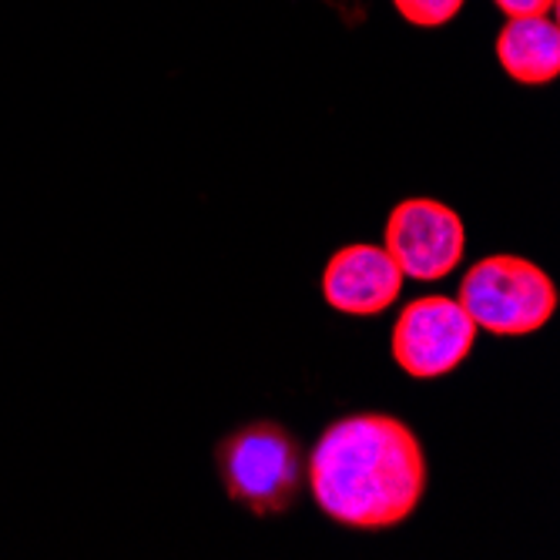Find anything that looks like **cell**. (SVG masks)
<instances>
[{"mask_svg":"<svg viewBox=\"0 0 560 560\" xmlns=\"http://www.w3.org/2000/svg\"><path fill=\"white\" fill-rule=\"evenodd\" d=\"M506 18H553L560 0H493Z\"/></svg>","mask_w":560,"mask_h":560,"instance_id":"obj_9","label":"cell"},{"mask_svg":"<svg viewBox=\"0 0 560 560\" xmlns=\"http://www.w3.org/2000/svg\"><path fill=\"white\" fill-rule=\"evenodd\" d=\"M493 50L511 81L550 84L560 74V24L553 18H506Z\"/></svg>","mask_w":560,"mask_h":560,"instance_id":"obj_7","label":"cell"},{"mask_svg":"<svg viewBox=\"0 0 560 560\" xmlns=\"http://www.w3.org/2000/svg\"><path fill=\"white\" fill-rule=\"evenodd\" d=\"M383 248L413 282H440L467 256V225L440 198H402L386 219Z\"/></svg>","mask_w":560,"mask_h":560,"instance_id":"obj_5","label":"cell"},{"mask_svg":"<svg viewBox=\"0 0 560 560\" xmlns=\"http://www.w3.org/2000/svg\"><path fill=\"white\" fill-rule=\"evenodd\" d=\"M215 470L235 506L256 517H279L292 511L305 487V453L282 423L256 420L215 446Z\"/></svg>","mask_w":560,"mask_h":560,"instance_id":"obj_2","label":"cell"},{"mask_svg":"<svg viewBox=\"0 0 560 560\" xmlns=\"http://www.w3.org/2000/svg\"><path fill=\"white\" fill-rule=\"evenodd\" d=\"M402 285L406 276L399 272L393 256L383 245L370 242L342 245L339 252H332L319 279L329 310L352 319H373L393 310L402 295Z\"/></svg>","mask_w":560,"mask_h":560,"instance_id":"obj_6","label":"cell"},{"mask_svg":"<svg viewBox=\"0 0 560 560\" xmlns=\"http://www.w3.org/2000/svg\"><path fill=\"white\" fill-rule=\"evenodd\" d=\"M467 0H393L396 14L413 27H443L460 18Z\"/></svg>","mask_w":560,"mask_h":560,"instance_id":"obj_8","label":"cell"},{"mask_svg":"<svg viewBox=\"0 0 560 560\" xmlns=\"http://www.w3.org/2000/svg\"><path fill=\"white\" fill-rule=\"evenodd\" d=\"M477 326L450 295H420L402 305L389 332V352L410 380H440L460 370L477 346Z\"/></svg>","mask_w":560,"mask_h":560,"instance_id":"obj_4","label":"cell"},{"mask_svg":"<svg viewBox=\"0 0 560 560\" xmlns=\"http://www.w3.org/2000/svg\"><path fill=\"white\" fill-rule=\"evenodd\" d=\"M456 302L477 329L497 339H524L553 319L560 292L537 262L500 252L467 269Z\"/></svg>","mask_w":560,"mask_h":560,"instance_id":"obj_3","label":"cell"},{"mask_svg":"<svg viewBox=\"0 0 560 560\" xmlns=\"http://www.w3.org/2000/svg\"><path fill=\"white\" fill-rule=\"evenodd\" d=\"M305 487L319 511L360 534L396 530L430 487V460L413 427L393 413H349L305 456Z\"/></svg>","mask_w":560,"mask_h":560,"instance_id":"obj_1","label":"cell"}]
</instances>
